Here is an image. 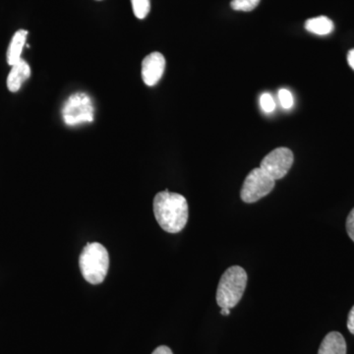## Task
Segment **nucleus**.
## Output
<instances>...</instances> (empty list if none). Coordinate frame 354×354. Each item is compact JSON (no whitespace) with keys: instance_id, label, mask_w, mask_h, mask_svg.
Listing matches in <instances>:
<instances>
[{"instance_id":"obj_19","label":"nucleus","mask_w":354,"mask_h":354,"mask_svg":"<svg viewBox=\"0 0 354 354\" xmlns=\"http://www.w3.org/2000/svg\"><path fill=\"white\" fill-rule=\"evenodd\" d=\"M348 62L349 66L354 70V48L353 50H349L348 53Z\"/></svg>"},{"instance_id":"obj_10","label":"nucleus","mask_w":354,"mask_h":354,"mask_svg":"<svg viewBox=\"0 0 354 354\" xmlns=\"http://www.w3.org/2000/svg\"><path fill=\"white\" fill-rule=\"evenodd\" d=\"M28 31L26 30H19L14 34L10 44H9L8 50H7V64L13 66L19 62L22 57L23 48H24L26 41H27Z\"/></svg>"},{"instance_id":"obj_15","label":"nucleus","mask_w":354,"mask_h":354,"mask_svg":"<svg viewBox=\"0 0 354 354\" xmlns=\"http://www.w3.org/2000/svg\"><path fill=\"white\" fill-rule=\"evenodd\" d=\"M279 99L281 106L286 109H290L292 108L293 104H295L292 94L286 88H281L279 91Z\"/></svg>"},{"instance_id":"obj_14","label":"nucleus","mask_w":354,"mask_h":354,"mask_svg":"<svg viewBox=\"0 0 354 354\" xmlns=\"http://www.w3.org/2000/svg\"><path fill=\"white\" fill-rule=\"evenodd\" d=\"M260 106L265 113H272L274 109H276V102H274V97H272L271 94L264 93L260 97Z\"/></svg>"},{"instance_id":"obj_4","label":"nucleus","mask_w":354,"mask_h":354,"mask_svg":"<svg viewBox=\"0 0 354 354\" xmlns=\"http://www.w3.org/2000/svg\"><path fill=\"white\" fill-rule=\"evenodd\" d=\"M62 118L68 127L91 123L95 120V108L92 99L86 93L70 95L62 108Z\"/></svg>"},{"instance_id":"obj_12","label":"nucleus","mask_w":354,"mask_h":354,"mask_svg":"<svg viewBox=\"0 0 354 354\" xmlns=\"http://www.w3.org/2000/svg\"><path fill=\"white\" fill-rule=\"evenodd\" d=\"M133 13L138 19H145L151 10V0H131Z\"/></svg>"},{"instance_id":"obj_13","label":"nucleus","mask_w":354,"mask_h":354,"mask_svg":"<svg viewBox=\"0 0 354 354\" xmlns=\"http://www.w3.org/2000/svg\"><path fill=\"white\" fill-rule=\"evenodd\" d=\"M261 0H232L230 6L234 10L250 12L259 6Z\"/></svg>"},{"instance_id":"obj_2","label":"nucleus","mask_w":354,"mask_h":354,"mask_svg":"<svg viewBox=\"0 0 354 354\" xmlns=\"http://www.w3.org/2000/svg\"><path fill=\"white\" fill-rule=\"evenodd\" d=\"M248 276L241 266H232L223 272L216 290V304L221 308L232 309L243 297Z\"/></svg>"},{"instance_id":"obj_1","label":"nucleus","mask_w":354,"mask_h":354,"mask_svg":"<svg viewBox=\"0 0 354 354\" xmlns=\"http://www.w3.org/2000/svg\"><path fill=\"white\" fill-rule=\"evenodd\" d=\"M153 214L165 232L177 234L187 223L189 216L187 200L178 193L162 191L153 199Z\"/></svg>"},{"instance_id":"obj_8","label":"nucleus","mask_w":354,"mask_h":354,"mask_svg":"<svg viewBox=\"0 0 354 354\" xmlns=\"http://www.w3.org/2000/svg\"><path fill=\"white\" fill-rule=\"evenodd\" d=\"M31 76V67L24 59H21L9 72L7 77V88L11 93H17L23 84Z\"/></svg>"},{"instance_id":"obj_9","label":"nucleus","mask_w":354,"mask_h":354,"mask_svg":"<svg viewBox=\"0 0 354 354\" xmlns=\"http://www.w3.org/2000/svg\"><path fill=\"white\" fill-rule=\"evenodd\" d=\"M318 354H346V342L339 332H330L324 337Z\"/></svg>"},{"instance_id":"obj_21","label":"nucleus","mask_w":354,"mask_h":354,"mask_svg":"<svg viewBox=\"0 0 354 354\" xmlns=\"http://www.w3.org/2000/svg\"><path fill=\"white\" fill-rule=\"evenodd\" d=\"M99 1H100V0H99Z\"/></svg>"},{"instance_id":"obj_17","label":"nucleus","mask_w":354,"mask_h":354,"mask_svg":"<svg viewBox=\"0 0 354 354\" xmlns=\"http://www.w3.org/2000/svg\"><path fill=\"white\" fill-rule=\"evenodd\" d=\"M348 329L351 334L354 335V306L348 313Z\"/></svg>"},{"instance_id":"obj_18","label":"nucleus","mask_w":354,"mask_h":354,"mask_svg":"<svg viewBox=\"0 0 354 354\" xmlns=\"http://www.w3.org/2000/svg\"><path fill=\"white\" fill-rule=\"evenodd\" d=\"M152 354H174L172 353L171 349L169 346H160L153 351Z\"/></svg>"},{"instance_id":"obj_11","label":"nucleus","mask_w":354,"mask_h":354,"mask_svg":"<svg viewBox=\"0 0 354 354\" xmlns=\"http://www.w3.org/2000/svg\"><path fill=\"white\" fill-rule=\"evenodd\" d=\"M305 29L318 36H326L334 31V23L326 16L312 18L305 22Z\"/></svg>"},{"instance_id":"obj_3","label":"nucleus","mask_w":354,"mask_h":354,"mask_svg":"<svg viewBox=\"0 0 354 354\" xmlns=\"http://www.w3.org/2000/svg\"><path fill=\"white\" fill-rule=\"evenodd\" d=\"M84 279L92 285H99L106 279L109 268V256L106 247L97 242L87 243L79 258Z\"/></svg>"},{"instance_id":"obj_16","label":"nucleus","mask_w":354,"mask_h":354,"mask_svg":"<svg viewBox=\"0 0 354 354\" xmlns=\"http://www.w3.org/2000/svg\"><path fill=\"white\" fill-rule=\"evenodd\" d=\"M346 232H348L351 241L354 242V208L351 209L348 218H346Z\"/></svg>"},{"instance_id":"obj_6","label":"nucleus","mask_w":354,"mask_h":354,"mask_svg":"<svg viewBox=\"0 0 354 354\" xmlns=\"http://www.w3.org/2000/svg\"><path fill=\"white\" fill-rule=\"evenodd\" d=\"M293 160L295 157L290 149L281 147V148L274 149L263 158L260 169L274 180H279L283 178L290 171Z\"/></svg>"},{"instance_id":"obj_20","label":"nucleus","mask_w":354,"mask_h":354,"mask_svg":"<svg viewBox=\"0 0 354 354\" xmlns=\"http://www.w3.org/2000/svg\"><path fill=\"white\" fill-rule=\"evenodd\" d=\"M221 314L223 316H228L230 314V309L228 308H221Z\"/></svg>"},{"instance_id":"obj_7","label":"nucleus","mask_w":354,"mask_h":354,"mask_svg":"<svg viewBox=\"0 0 354 354\" xmlns=\"http://www.w3.org/2000/svg\"><path fill=\"white\" fill-rule=\"evenodd\" d=\"M165 58L160 53H152L147 55L142 62V78L147 86L157 85L164 75Z\"/></svg>"},{"instance_id":"obj_5","label":"nucleus","mask_w":354,"mask_h":354,"mask_svg":"<svg viewBox=\"0 0 354 354\" xmlns=\"http://www.w3.org/2000/svg\"><path fill=\"white\" fill-rule=\"evenodd\" d=\"M276 180L268 176L260 167L249 172L242 185L241 197L242 201L252 204L267 196L274 189Z\"/></svg>"}]
</instances>
